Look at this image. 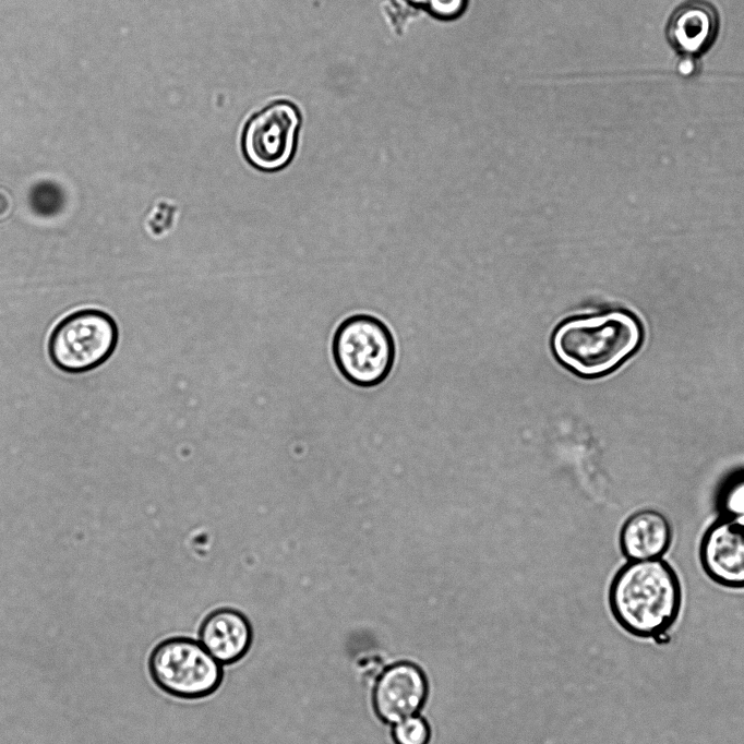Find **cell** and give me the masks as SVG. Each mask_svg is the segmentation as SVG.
<instances>
[{
    "instance_id": "obj_1",
    "label": "cell",
    "mask_w": 744,
    "mask_h": 744,
    "mask_svg": "<svg viewBox=\"0 0 744 744\" xmlns=\"http://www.w3.org/2000/svg\"><path fill=\"white\" fill-rule=\"evenodd\" d=\"M608 602L614 621L625 633L664 644L682 611L681 580L663 557L626 561L610 583Z\"/></svg>"
},
{
    "instance_id": "obj_2",
    "label": "cell",
    "mask_w": 744,
    "mask_h": 744,
    "mask_svg": "<svg viewBox=\"0 0 744 744\" xmlns=\"http://www.w3.org/2000/svg\"><path fill=\"white\" fill-rule=\"evenodd\" d=\"M643 328L626 310L573 316L562 322L551 339L557 361L585 379L608 375L640 347Z\"/></svg>"
},
{
    "instance_id": "obj_3",
    "label": "cell",
    "mask_w": 744,
    "mask_h": 744,
    "mask_svg": "<svg viewBox=\"0 0 744 744\" xmlns=\"http://www.w3.org/2000/svg\"><path fill=\"white\" fill-rule=\"evenodd\" d=\"M331 351L341 376L359 387L381 384L395 360V343L388 327L364 313L352 314L339 323Z\"/></svg>"
},
{
    "instance_id": "obj_4",
    "label": "cell",
    "mask_w": 744,
    "mask_h": 744,
    "mask_svg": "<svg viewBox=\"0 0 744 744\" xmlns=\"http://www.w3.org/2000/svg\"><path fill=\"white\" fill-rule=\"evenodd\" d=\"M148 673L164 693L185 700L214 694L224 680V665L189 637H170L158 643L149 653Z\"/></svg>"
},
{
    "instance_id": "obj_5",
    "label": "cell",
    "mask_w": 744,
    "mask_h": 744,
    "mask_svg": "<svg viewBox=\"0 0 744 744\" xmlns=\"http://www.w3.org/2000/svg\"><path fill=\"white\" fill-rule=\"evenodd\" d=\"M118 328L100 310L85 309L64 317L49 338L53 364L69 373H82L103 364L113 352Z\"/></svg>"
},
{
    "instance_id": "obj_6",
    "label": "cell",
    "mask_w": 744,
    "mask_h": 744,
    "mask_svg": "<svg viewBox=\"0 0 744 744\" xmlns=\"http://www.w3.org/2000/svg\"><path fill=\"white\" fill-rule=\"evenodd\" d=\"M299 123L298 110L286 101L274 103L255 115L241 141L248 164L262 172L286 168L295 155Z\"/></svg>"
},
{
    "instance_id": "obj_7",
    "label": "cell",
    "mask_w": 744,
    "mask_h": 744,
    "mask_svg": "<svg viewBox=\"0 0 744 744\" xmlns=\"http://www.w3.org/2000/svg\"><path fill=\"white\" fill-rule=\"evenodd\" d=\"M428 693L423 670L413 662L398 661L386 667L376 677L371 695L372 707L382 722L395 724L417 715Z\"/></svg>"
},
{
    "instance_id": "obj_8",
    "label": "cell",
    "mask_w": 744,
    "mask_h": 744,
    "mask_svg": "<svg viewBox=\"0 0 744 744\" xmlns=\"http://www.w3.org/2000/svg\"><path fill=\"white\" fill-rule=\"evenodd\" d=\"M699 561L715 584L744 589V519L719 516L701 537Z\"/></svg>"
},
{
    "instance_id": "obj_9",
    "label": "cell",
    "mask_w": 744,
    "mask_h": 744,
    "mask_svg": "<svg viewBox=\"0 0 744 744\" xmlns=\"http://www.w3.org/2000/svg\"><path fill=\"white\" fill-rule=\"evenodd\" d=\"M720 17L707 0H686L670 14L665 25L669 45L682 57L697 58L717 39Z\"/></svg>"
},
{
    "instance_id": "obj_10",
    "label": "cell",
    "mask_w": 744,
    "mask_h": 744,
    "mask_svg": "<svg viewBox=\"0 0 744 744\" xmlns=\"http://www.w3.org/2000/svg\"><path fill=\"white\" fill-rule=\"evenodd\" d=\"M197 634L201 645L223 665L240 661L253 643L249 619L232 608H219L208 613Z\"/></svg>"
},
{
    "instance_id": "obj_11",
    "label": "cell",
    "mask_w": 744,
    "mask_h": 744,
    "mask_svg": "<svg viewBox=\"0 0 744 744\" xmlns=\"http://www.w3.org/2000/svg\"><path fill=\"white\" fill-rule=\"evenodd\" d=\"M672 527L657 509L644 508L633 513L620 530V548L627 561L662 559L671 547Z\"/></svg>"
},
{
    "instance_id": "obj_12",
    "label": "cell",
    "mask_w": 744,
    "mask_h": 744,
    "mask_svg": "<svg viewBox=\"0 0 744 744\" xmlns=\"http://www.w3.org/2000/svg\"><path fill=\"white\" fill-rule=\"evenodd\" d=\"M719 516L744 519V468L734 470L720 483L716 495Z\"/></svg>"
},
{
    "instance_id": "obj_13",
    "label": "cell",
    "mask_w": 744,
    "mask_h": 744,
    "mask_svg": "<svg viewBox=\"0 0 744 744\" xmlns=\"http://www.w3.org/2000/svg\"><path fill=\"white\" fill-rule=\"evenodd\" d=\"M28 203L35 214L50 217L62 211L65 204L64 191L56 182H38L29 191Z\"/></svg>"
},
{
    "instance_id": "obj_14",
    "label": "cell",
    "mask_w": 744,
    "mask_h": 744,
    "mask_svg": "<svg viewBox=\"0 0 744 744\" xmlns=\"http://www.w3.org/2000/svg\"><path fill=\"white\" fill-rule=\"evenodd\" d=\"M392 739L394 744H429L431 728L425 718L417 713L393 724Z\"/></svg>"
},
{
    "instance_id": "obj_15",
    "label": "cell",
    "mask_w": 744,
    "mask_h": 744,
    "mask_svg": "<svg viewBox=\"0 0 744 744\" xmlns=\"http://www.w3.org/2000/svg\"><path fill=\"white\" fill-rule=\"evenodd\" d=\"M468 4V0H425V7L436 19L451 21L460 16Z\"/></svg>"
},
{
    "instance_id": "obj_16",
    "label": "cell",
    "mask_w": 744,
    "mask_h": 744,
    "mask_svg": "<svg viewBox=\"0 0 744 744\" xmlns=\"http://www.w3.org/2000/svg\"><path fill=\"white\" fill-rule=\"evenodd\" d=\"M695 70V58L682 57L677 64V71L681 74L689 75Z\"/></svg>"
}]
</instances>
